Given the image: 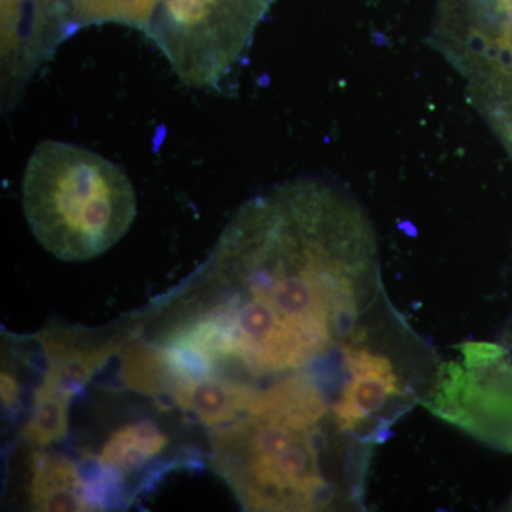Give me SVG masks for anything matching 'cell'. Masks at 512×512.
I'll use <instances>...</instances> for the list:
<instances>
[{
  "instance_id": "obj_5",
  "label": "cell",
  "mask_w": 512,
  "mask_h": 512,
  "mask_svg": "<svg viewBox=\"0 0 512 512\" xmlns=\"http://www.w3.org/2000/svg\"><path fill=\"white\" fill-rule=\"evenodd\" d=\"M165 446L167 437L153 421H138L111 436L101 451L100 461L114 473H134L163 453Z\"/></svg>"
},
{
  "instance_id": "obj_4",
  "label": "cell",
  "mask_w": 512,
  "mask_h": 512,
  "mask_svg": "<svg viewBox=\"0 0 512 512\" xmlns=\"http://www.w3.org/2000/svg\"><path fill=\"white\" fill-rule=\"evenodd\" d=\"M30 495L39 511H84L89 507L79 471L63 457L37 454Z\"/></svg>"
},
{
  "instance_id": "obj_3",
  "label": "cell",
  "mask_w": 512,
  "mask_h": 512,
  "mask_svg": "<svg viewBox=\"0 0 512 512\" xmlns=\"http://www.w3.org/2000/svg\"><path fill=\"white\" fill-rule=\"evenodd\" d=\"M22 205L37 242L64 262L106 254L137 217L136 191L119 165L59 140L42 141L30 154Z\"/></svg>"
},
{
  "instance_id": "obj_1",
  "label": "cell",
  "mask_w": 512,
  "mask_h": 512,
  "mask_svg": "<svg viewBox=\"0 0 512 512\" xmlns=\"http://www.w3.org/2000/svg\"><path fill=\"white\" fill-rule=\"evenodd\" d=\"M173 315L158 348L178 376L258 392L309 376L336 399L413 333L384 292L365 215L313 180L245 202Z\"/></svg>"
},
{
  "instance_id": "obj_2",
  "label": "cell",
  "mask_w": 512,
  "mask_h": 512,
  "mask_svg": "<svg viewBox=\"0 0 512 512\" xmlns=\"http://www.w3.org/2000/svg\"><path fill=\"white\" fill-rule=\"evenodd\" d=\"M211 464L247 511L362 507L370 458L311 426L247 410L212 427Z\"/></svg>"
},
{
  "instance_id": "obj_6",
  "label": "cell",
  "mask_w": 512,
  "mask_h": 512,
  "mask_svg": "<svg viewBox=\"0 0 512 512\" xmlns=\"http://www.w3.org/2000/svg\"><path fill=\"white\" fill-rule=\"evenodd\" d=\"M70 397L42 384L36 394L35 412L25 430L30 443L46 446L66 436Z\"/></svg>"
}]
</instances>
